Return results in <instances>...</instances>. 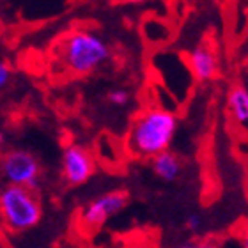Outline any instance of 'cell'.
<instances>
[{
  "label": "cell",
  "mask_w": 248,
  "mask_h": 248,
  "mask_svg": "<svg viewBox=\"0 0 248 248\" xmlns=\"http://www.w3.org/2000/svg\"><path fill=\"white\" fill-rule=\"evenodd\" d=\"M177 115L161 107H151L135 117L128 131L129 153L142 160H153L163 151H169L177 133Z\"/></svg>",
  "instance_id": "obj_1"
},
{
  "label": "cell",
  "mask_w": 248,
  "mask_h": 248,
  "mask_svg": "<svg viewBox=\"0 0 248 248\" xmlns=\"http://www.w3.org/2000/svg\"><path fill=\"white\" fill-rule=\"evenodd\" d=\"M126 204H128V195L124 191L114 190L103 193L83 207L80 222L85 225V229H99L108 222L110 218L123 211Z\"/></svg>",
  "instance_id": "obj_5"
},
{
  "label": "cell",
  "mask_w": 248,
  "mask_h": 248,
  "mask_svg": "<svg viewBox=\"0 0 248 248\" xmlns=\"http://www.w3.org/2000/svg\"><path fill=\"white\" fill-rule=\"evenodd\" d=\"M11 78H13V67L5 59L0 57V93L7 89V85L11 83Z\"/></svg>",
  "instance_id": "obj_10"
},
{
  "label": "cell",
  "mask_w": 248,
  "mask_h": 248,
  "mask_svg": "<svg viewBox=\"0 0 248 248\" xmlns=\"http://www.w3.org/2000/svg\"><path fill=\"white\" fill-rule=\"evenodd\" d=\"M183 248H215V245L211 243H201V245H186Z\"/></svg>",
  "instance_id": "obj_13"
},
{
  "label": "cell",
  "mask_w": 248,
  "mask_h": 248,
  "mask_svg": "<svg viewBox=\"0 0 248 248\" xmlns=\"http://www.w3.org/2000/svg\"><path fill=\"white\" fill-rule=\"evenodd\" d=\"M4 142H5V135H4V133H0V145L4 144Z\"/></svg>",
  "instance_id": "obj_15"
},
{
  "label": "cell",
  "mask_w": 248,
  "mask_h": 248,
  "mask_svg": "<svg viewBox=\"0 0 248 248\" xmlns=\"http://www.w3.org/2000/svg\"><path fill=\"white\" fill-rule=\"evenodd\" d=\"M151 167H153L155 176L160 177L161 181L165 183L177 181L183 172L181 158L176 153H172V151H163L158 156H155L153 161H151Z\"/></svg>",
  "instance_id": "obj_8"
},
{
  "label": "cell",
  "mask_w": 248,
  "mask_h": 248,
  "mask_svg": "<svg viewBox=\"0 0 248 248\" xmlns=\"http://www.w3.org/2000/svg\"><path fill=\"white\" fill-rule=\"evenodd\" d=\"M188 66L197 80L209 82L220 73V59L215 48L209 46L207 43H201L188 53Z\"/></svg>",
  "instance_id": "obj_7"
},
{
  "label": "cell",
  "mask_w": 248,
  "mask_h": 248,
  "mask_svg": "<svg viewBox=\"0 0 248 248\" xmlns=\"http://www.w3.org/2000/svg\"><path fill=\"white\" fill-rule=\"evenodd\" d=\"M123 2H128V4H142L145 0H123Z\"/></svg>",
  "instance_id": "obj_14"
},
{
  "label": "cell",
  "mask_w": 248,
  "mask_h": 248,
  "mask_svg": "<svg viewBox=\"0 0 248 248\" xmlns=\"http://www.w3.org/2000/svg\"><path fill=\"white\" fill-rule=\"evenodd\" d=\"M108 101L115 107H126L129 103V93L126 89H114L108 93Z\"/></svg>",
  "instance_id": "obj_11"
},
{
  "label": "cell",
  "mask_w": 248,
  "mask_h": 248,
  "mask_svg": "<svg viewBox=\"0 0 248 248\" xmlns=\"http://www.w3.org/2000/svg\"><path fill=\"white\" fill-rule=\"evenodd\" d=\"M0 177L5 185L37 191L43 186V169L36 156L25 149H13L0 156Z\"/></svg>",
  "instance_id": "obj_4"
},
{
  "label": "cell",
  "mask_w": 248,
  "mask_h": 248,
  "mask_svg": "<svg viewBox=\"0 0 248 248\" xmlns=\"http://www.w3.org/2000/svg\"><path fill=\"white\" fill-rule=\"evenodd\" d=\"M43 217L41 202L36 191L21 186L5 185L0 188V218L13 232L36 227Z\"/></svg>",
  "instance_id": "obj_3"
},
{
  "label": "cell",
  "mask_w": 248,
  "mask_h": 248,
  "mask_svg": "<svg viewBox=\"0 0 248 248\" xmlns=\"http://www.w3.org/2000/svg\"><path fill=\"white\" fill-rule=\"evenodd\" d=\"M227 107L229 112L232 115V119L247 128L248 124V91L243 85H236V87L231 89L227 98Z\"/></svg>",
  "instance_id": "obj_9"
},
{
  "label": "cell",
  "mask_w": 248,
  "mask_h": 248,
  "mask_svg": "<svg viewBox=\"0 0 248 248\" xmlns=\"http://www.w3.org/2000/svg\"><path fill=\"white\" fill-rule=\"evenodd\" d=\"M96 161L91 151L80 144H69L62 153V177L67 185L80 186L93 177Z\"/></svg>",
  "instance_id": "obj_6"
},
{
  "label": "cell",
  "mask_w": 248,
  "mask_h": 248,
  "mask_svg": "<svg viewBox=\"0 0 248 248\" xmlns=\"http://www.w3.org/2000/svg\"><path fill=\"white\" fill-rule=\"evenodd\" d=\"M112 57L110 45L98 32L75 29L62 37L57 46V59L75 77H87L107 64Z\"/></svg>",
  "instance_id": "obj_2"
},
{
  "label": "cell",
  "mask_w": 248,
  "mask_h": 248,
  "mask_svg": "<svg viewBox=\"0 0 248 248\" xmlns=\"http://www.w3.org/2000/svg\"><path fill=\"white\" fill-rule=\"evenodd\" d=\"M202 227V218L199 217V215H191V217H188V220H186V229L188 231H191V232H199Z\"/></svg>",
  "instance_id": "obj_12"
}]
</instances>
